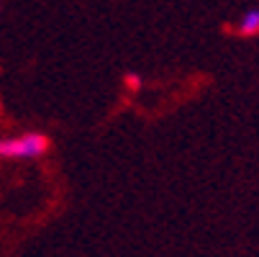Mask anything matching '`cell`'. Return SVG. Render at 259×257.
Returning a JSON list of instances; mask_svg holds the SVG:
<instances>
[{
	"label": "cell",
	"instance_id": "cell-1",
	"mask_svg": "<svg viewBox=\"0 0 259 257\" xmlns=\"http://www.w3.org/2000/svg\"><path fill=\"white\" fill-rule=\"evenodd\" d=\"M49 152V136L39 131H26L21 136L0 139V157L3 160H36Z\"/></svg>",
	"mask_w": 259,
	"mask_h": 257
},
{
	"label": "cell",
	"instance_id": "cell-2",
	"mask_svg": "<svg viewBox=\"0 0 259 257\" xmlns=\"http://www.w3.org/2000/svg\"><path fill=\"white\" fill-rule=\"evenodd\" d=\"M239 33L241 36H259V8H249L244 16H241V21H239Z\"/></svg>",
	"mask_w": 259,
	"mask_h": 257
},
{
	"label": "cell",
	"instance_id": "cell-3",
	"mask_svg": "<svg viewBox=\"0 0 259 257\" xmlns=\"http://www.w3.org/2000/svg\"><path fill=\"white\" fill-rule=\"evenodd\" d=\"M123 83H126V88H128L131 93H136V90L141 88V78L136 75V72H128V75L123 78Z\"/></svg>",
	"mask_w": 259,
	"mask_h": 257
}]
</instances>
